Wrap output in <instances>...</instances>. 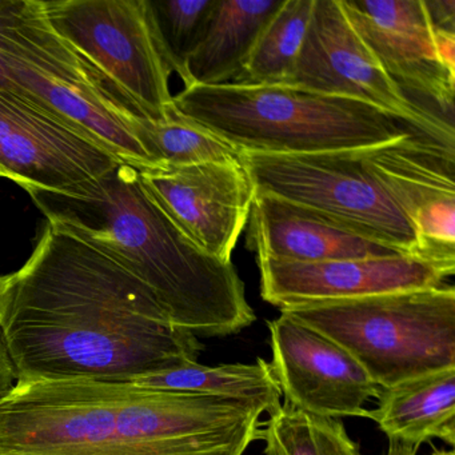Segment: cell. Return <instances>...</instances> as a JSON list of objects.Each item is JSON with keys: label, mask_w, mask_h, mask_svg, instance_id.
Listing matches in <instances>:
<instances>
[{"label": "cell", "mask_w": 455, "mask_h": 455, "mask_svg": "<svg viewBox=\"0 0 455 455\" xmlns=\"http://www.w3.org/2000/svg\"><path fill=\"white\" fill-rule=\"evenodd\" d=\"M0 335L17 382H134L202 351L142 282L49 222L15 273Z\"/></svg>", "instance_id": "1"}, {"label": "cell", "mask_w": 455, "mask_h": 455, "mask_svg": "<svg viewBox=\"0 0 455 455\" xmlns=\"http://www.w3.org/2000/svg\"><path fill=\"white\" fill-rule=\"evenodd\" d=\"M263 414L132 382H17L0 396V455H243Z\"/></svg>", "instance_id": "2"}, {"label": "cell", "mask_w": 455, "mask_h": 455, "mask_svg": "<svg viewBox=\"0 0 455 455\" xmlns=\"http://www.w3.org/2000/svg\"><path fill=\"white\" fill-rule=\"evenodd\" d=\"M25 190L46 222L142 282L174 326L225 337L257 319L234 263L193 243L146 190L140 170L118 164L68 191Z\"/></svg>", "instance_id": "3"}, {"label": "cell", "mask_w": 455, "mask_h": 455, "mask_svg": "<svg viewBox=\"0 0 455 455\" xmlns=\"http://www.w3.org/2000/svg\"><path fill=\"white\" fill-rule=\"evenodd\" d=\"M174 106L239 153L364 151L411 135L423 137L406 122L367 103L289 84L185 87L175 95Z\"/></svg>", "instance_id": "4"}, {"label": "cell", "mask_w": 455, "mask_h": 455, "mask_svg": "<svg viewBox=\"0 0 455 455\" xmlns=\"http://www.w3.org/2000/svg\"><path fill=\"white\" fill-rule=\"evenodd\" d=\"M0 65L14 94L121 164L158 170L132 132V121L142 114L52 30L41 0H25L0 31Z\"/></svg>", "instance_id": "5"}, {"label": "cell", "mask_w": 455, "mask_h": 455, "mask_svg": "<svg viewBox=\"0 0 455 455\" xmlns=\"http://www.w3.org/2000/svg\"><path fill=\"white\" fill-rule=\"evenodd\" d=\"M345 347L382 388L455 367V290L388 292L286 308Z\"/></svg>", "instance_id": "6"}, {"label": "cell", "mask_w": 455, "mask_h": 455, "mask_svg": "<svg viewBox=\"0 0 455 455\" xmlns=\"http://www.w3.org/2000/svg\"><path fill=\"white\" fill-rule=\"evenodd\" d=\"M52 30L143 116L174 106L170 70L146 0H41Z\"/></svg>", "instance_id": "7"}, {"label": "cell", "mask_w": 455, "mask_h": 455, "mask_svg": "<svg viewBox=\"0 0 455 455\" xmlns=\"http://www.w3.org/2000/svg\"><path fill=\"white\" fill-rule=\"evenodd\" d=\"M364 151L302 156L241 153V161L255 193L315 210L417 257L414 230L372 174Z\"/></svg>", "instance_id": "8"}, {"label": "cell", "mask_w": 455, "mask_h": 455, "mask_svg": "<svg viewBox=\"0 0 455 455\" xmlns=\"http://www.w3.org/2000/svg\"><path fill=\"white\" fill-rule=\"evenodd\" d=\"M286 84L367 103L455 150L452 122L418 105L391 81L348 22L342 0H315L302 50Z\"/></svg>", "instance_id": "9"}, {"label": "cell", "mask_w": 455, "mask_h": 455, "mask_svg": "<svg viewBox=\"0 0 455 455\" xmlns=\"http://www.w3.org/2000/svg\"><path fill=\"white\" fill-rule=\"evenodd\" d=\"M271 369L284 402L319 417H369L382 387L345 347L290 314L268 322Z\"/></svg>", "instance_id": "10"}, {"label": "cell", "mask_w": 455, "mask_h": 455, "mask_svg": "<svg viewBox=\"0 0 455 455\" xmlns=\"http://www.w3.org/2000/svg\"><path fill=\"white\" fill-rule=\"evenodd\" d=\"M417 238V257L455 270L454 148L419 135L364 151Z\"/></svg>", "instance_id": "11"}, {"label": "cell", "mask_w": 455, "mask_h": 455, "mask_svg": "<svg viewBox=\"0 0 455 455\" xmlns=\"http://www.w3.org/2000/svg\"><path fill=\"white\" fill-rule=\"evenodd\" d=\"M140 174L154 201L193 243L222 262H233L255 198L241 158Z\"/></svg>", "instance_id": "12"}, {"label": "cell", "mask_w": 455, "mask_h": 455, "mask_svg": "<svg viewBox=\"0 0 455 455\" xmlns=\"http://www.w3.org/2000/svg\"><path fill=\"white\" fill-rule=\"evenodd\" d=\"M121 164L30 100L0 89V172L20 188L68 191Z\"/></svg>", "instance_id": "13"}, {"label": "cell", "mask_w": 455, "mask_h": 455, "mask_svg": "<svg viewBox=\"0 0 455 455\" xmlns=\"http://www.w3.org/2000/svg\"><path fill=\"white\" fill-rule=\"evenodd\" d=\"M260 295L279 310L443 284L455 270L414 255L289 262L257 257Z\"/></svg>", "instance_id": "14"}, {"label": "cell", "mask_w": 455, "mask_h": 455, "mask_svg": "<svg viewBox=\"0 0 455 455\" xmlns=\"http://www.w3.org/2000/svg\"><path fill=\"white\" fill-rule=\"evenodd\" d=\"M348 22L406 94L430 100L452 114L455 76L439 57L423 0H342Z\"/></svg>", "instance_id": "15"}, {"label": "cell", "mask_w": 455, "mask_h": 455, "mask_svg": "<svg viewBox=\"0 0 455 455\" xmlns=\"http://www.w3.org/2000/svg\"><path fill=\"white\" fill-rule=\"evenodd\" d=\"M249 220L247 242L257 257L326 262L407 254L335 218L268 194L255 193Z\"/></svg>", "instance_id": "16"}, {"label": "cell", "mask_w": 455, "mask_h": 455, "mask_svg": "<svg viewBox=\"0 0 455 455\" xmlns=\"http://www.w3.org/2000/svg\"><path fill=\"white\" fill-rule=\"evenodd\" d=\"M284 0H217L186 63L188 86L233 84Z\"/></svg>", "instance_id": "17"}, {"label": "cell", "mask_w": 455, "mask_h": 455, "mask_svg": "<svg viewBox=\"0 0 455 455\" xmlns=\"http://www.w3.org/2000/svg\"><path fill=\"white\" fill-rule=\"evenodd\" d=\"M369 410L390 442L417 447L431 439L455 444V367L382 388Z\"/></svg>", "instance_id": "18"}, {"label": "cell", "mask_w": 455, "mask_h": 455, "mask_svg": "<svg viewBox=\"0 0 455 455\" xmlns=\"http://www.w3.org/2000/svg\"><path fill=\"white\" fill-rule=\"evenodd\" d=\"M135 385L177 393L199 394L257 404L268 414L282 406V390L271 364L258 358L255 363L204 366L188 362L164 371L143 375Z\"/></svg>", "instance_id": "19"}, {"label": "cell", "mask_w": 455, "mask_h": 455, "mask_svg": "<svg viewBox=\"0 0 455 455\" xmlns=\"http://www.w3.org/2000/svg\"><path fill=\"white\" fill-rule=\"evenodd\" d=\"M132 132L156 169L241 158L236 148L178 113L175 106L164 121L137 116L132 122Z\"/></svg>", "instance_id": "20"}, {"label": "cell", "mask_w": 455, "mask_h": 455, "mask_svg": "<svg viewBox=\"0 0 455 455\" xmlns=\"http://www.w3.org/2000/svg\"><path fill=\"white\" fill-rule=\"evenodd\" d=\"M314 4L315 0H284L233 84H286L302 50Z\"/></svg>", "instance_id": "21"}, {"label": "cell", "mask_w": 455, "mask_h": 455, "mask_svg": "<svg viewBox=\"0 0 455 455\" xmlns=\"http://www.w3.org/2000/svg\"><path fill=\"white\" fill-rule=\"evenodd\" d=\"M266 455H362L337 418L282 403L263 426Z\"/></svg>", "instance_id": "22"}, {"label": "cell", "mask_w": 455, "mask_h": 455, "mask_svg": "<svg viewBox=\"0 0 455 455\" xmlns=\"http://www.w3.org/2000/svg\"><path fill=\"white\" fill-rule=\"evenodd\" d=\"M217 0H146L156 42L172 73L188 86L186 63Z\"/></svg>", "instance_id": "23"}, {"label": "cell", "mask_w": 455, "mask_h": 455, "mask_svg": "<svg viewBox=\"0 0 455 455\" xmlns=\"http://www.w3.org/2000/svg\"><path fill=\"white\" fill-rule=\"evenodd\" d=\"M434 30L455 36V0H423Z\"/></svg>", "instance_id": "24"}, {"label": "cell", "mask_w": 455, "mask_h": 455, "mask_svg": "<svg viewBox=\"0 0 455 455\" xmlns=\"http://www.w3.org/2000/svg\"><path fill=\"white\" fill-rule=\"evenodd\" d=\"M23 2L25 0H0V31L4 30V26L22 9ZM0 89L12 92V84L7 81L2 65H0Z\"/></svg>", "instance_id": "25"}, {"label": "cell", "mask_w": 455, "mask_h": 455, "mask_svg": "<svg viewBox=\"0 0 455 455\" xmlns=\"http://www.w3.org/2000/svg\"><path fill=\"white\" fill-rule=\"evenodd\" d=\"M15 383H17V377H15L14 367H12L9 354L4 347V339L0 335V396L9 393L14 387Z\"/></svg>", "instance_id": "26"}, {"label": "cell", "mask_w": 455, "mask_h": 455, "mask_svg": "<svg viewBox=\"0 0 455 455\" xmlns=\"http://www.w3.org/2000/svg\"><path fill=\"white\" fill-rule=\"evenodd\" d=\"M15 281V273L0 275V322L4 318V308H6L7 299H9L10 291Z\"/></svg>", "instance_id": "27"}, {"label": "cell", "mask_w": 455, "mask_h": 455, "mask_svg": "<svg viewBox=\"0 0 455 455\" xmlns=\"http://www.w3.org/2000/svg\"><path fill=\"white\" fill-rule=\"evenodd\" d=\"M417 447L390 442V447H388L387 452L385 455H417Z\"/></svg>", "instance_id": "28"}, {"label": "cell", "mask_w": 455, "mask_h": 455, "mask_svg": "<svg viewBox=\"0 0 455 455\" xmlns=\"http://www.w3.org/2000/svg\"><path fill=\"white\" fill-rule=\"evenodd\" d=\"M0 177H4V174H2V172H0Z\"/></svg>", "instance_id": "29"}]
</instances>
